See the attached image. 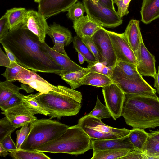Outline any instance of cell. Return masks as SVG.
I'll use <instances>...</instances> for the list:
<instances>
[{"mask_svg": "<svg viewBox=\"0 0 159 159\" xmlns=\"http://www.w3.org/2000/svg\"><path fill=\"white\" fill-rule=\"evenodd\" d=\"M136 56L139 72L142 76H150L154 79L157 75L155 58L146 47L143 41L141 43Z\"/></svg>", "mask_w": 159, "mask_h": 159, "instance_id": "cell-16", "label": "cell"}, {"mask_svg": "<svg viewBox=\"0 0 159 159\" xmlns=\"http://www.w3.org/2000/svg\"><path fill=\"white\" fill-rule=\"evenodd\" d=\"M92 37L99 52L105 60L106 66L113 68L117 60L107 30L101 27Z\"/></svg>", "mask_w": 159, "mask_h": 159, "instance_id": "cell-10", "label": "cell"}, {"mask_svg": "<svg viewBox=\"0 0 159 159\" xmlns=\"http://www.w3.org/2000/svg\"><path fill=\"white\" fill-rule=\"evenodd\" d=\"M93 151L109 149H125L132 151L135 149L128 135L108 139H92Z\"/></svg>", "mask_w": 159, "mask_h": 159, "instance_id": "cell-18", "label": "cell"}, {"mask_svg": "<svg viewBox=\"0 0 159 159\" xmlns=\"http://www.w3.org/2000/svg\"><path fill=\"white\" fill-rule=\"evenodd\" d=\"M81 39L93 54L97 61L103 63L106 65L107 63L105 60L98 50L92 37H84Z\"/></svg>", "mask_w": 159, "mask_h": 159, "instance_id": "cell-37", "label": "cell"}, {"mask_svg": "<svg viewBox=\"0 0 159 159\" xmlns=\"http://www.w3.org/2000/svg\"><path fill=\"white\" fill-rule=\"evenodd\" d=\"M98 1L108 8L116 11L114 7L113 0H98Z\"/></svg>", "mask_w": 159, "mask_h": 159, "instance_id": "cell-48", "label": "cell"}, {"mask_svg": "<svg viewBox=\"0 0 159 159\" xmlns=\"http://www.w3.org/2000/svg\"><path fill=\"white\" fill-rule=\"evenodd\" d=\"M92 71L99 73L110 77L112 67L107 66L105 64L97 62L94 64L87 67Z\"/></svg>", "mask_w": 159, "mask_h": 159, "instance_id": "cell-42", "label": "cell"}, {"mask_svg": "<svg viewBox=\"0 0 159 159\" xmlns=\"http://www.w3.org/2000/svg\"><path fill=\"white\" fill-rule=\"evenodd\" d=\"M92 2H93V3H96L97 2L98 0H90Z\"/></svg>", "mask_w": 159, "mask_h": 159, "instance_id": "cell-53", "label": "cell"}, {"mask_svg": "<svg viewBox=\"0 0 159 159\" xmlns=\"http://www.w3.org/2000/svg\"><path fill=\"white\" fill-rule=\"evenodd\" d=\"M137 70V65L122 61H117L113 68L110 77L129 80L143 78Z\"/></svg>", "mask_w": 159, "mask_h": 159, "instance_id": "cell-19", "label": "cell"}, {"mask_svg": "<svg viewBox=\"0 0 159 159\" xmlns=\"http://www.w3.org/2000/svg\"><path fill=\"white\" fill-rule=\"evenodd\" d=\"M35 94L23 95L22 102L28 109L34 114H41L48 116L49 113L41 106L35 97Z\"/></svg>", "mask_w": 159, "mask_h": 159, "instance_id": "cell-32", "label": "cell"}, {"mask_svg": "<svg viewBox=\"0 0 159 159\" xmlns=\"http://www.w3.org/2000/svg\"><path fill=\"white\" fill-rule=\"evenodd\" d=\"M88 115L93 116L100 120L102 119L109 118L111 117L110 111L106 105L103 104L98 98L97 100L95 106Z\"/></svg>", "mask_w": 159, "mask_h": 159, "instance_id": "cell-34", "label": "cell"}, {"mask_svg": "<svg viewBox=\"0 0 159 159\" xmlns=\"http://www.w3.org/2000/svg\"><path fill=\"white\" fill-rule=\"evenodd\" d=\"M69 127L50 118L37 119L30 124L29 133L20 149L35 151L41 145L60 137Z\"/></svg>", "mask_w": 159, "mask_h": 159, "instance_id": "cell-5", "label": "cell"}, {"mask_svg": "<svg viewBox=\"0 0 159 159\" xmlns=\"http://www.w3.org/2000/svg\"><path fill=\"white\" fill-rule=\"evenodd\" d=\"M130 150L125 149H109L93 151L91 159H121L127 155Z\"/></svg>", "mask_w": 159, "mask_h": 159, "instance_id": "cell-26", "label": "cell"}, {"mask_svg": "<svg viewBox=\"0 0 159 159\" xmlns=\"http://www.w3.org/2000/svg\"><path fill=\"white\" fill-rule=\"evenodd\" d=\"M12 80H6L0 82V104L6 101L13 95L20 93L19 91L23 89L14 85Z\"/></svg>", "mask_w": 159, "mask_h": 159, "instance_id": "cell-29", "label": "cell"}, {"mask_svg": "<svg viewBox=\"0 0 159 159\" xmlns=\"http://www.w3.org/2000/svg\"><path fill=\"white\" fill-rule=\"evenodd\" d=\"M87 15L103 27L115 28L121 25L122 18L114 11L98 1L93 3L90 0H83Z\"/></svg>", "mask_w": 159, "mask_h": 159, "instance_id": "cell-7", "label": "cell"}, {"mask_svg": "<svg viewBox=\"0 0 159 159\" xmlns=\"http://www.w3.org/2000/svg\"><path fill=\"white\" fill-rule=\"evenodd\" d=\"M0 155L1 156H2L4 157H5L9 154V152L5 149L0 143Z\"/></svg>", "mask_w": 159, "mask_h": 159, "instance_id": "cell-51", "label": "cell"}, {"mask_svg": "<svg viewBox=\"0 0 159 159\" xmlns=\"http://www.w3.org/2000/svg\"><path fill=\"white\" fill-rule=\"evenodd\" d=\"M25 68H26L19 64L10 62L9 65L6 67L5 72L2 75L6 78V80L14 81L18 74Z\"/></svg>", "mask_w": 159, "mask_h": 159, "instance_id": "cell-36", "label": "cell"}, {"mask_svg": "<svg viewBox=\"0 0 159 159\" xmlns=\"http://www.w3.org/2000/svg\"><path fill=\"white\" fill-rule=\"evenodd\" d=\"M5 116L0 120V142L16 129Z\"/></svg>", "mask_w": 159, "mask_h": 159, "instance_id": "cell-38", "label": "cell"}, {"mask_svg": "<svg viewBox=\"0 0 159 159\" xmlns=\"http://www.w3.org/2000/svg\"><path fill=\"white\" fill-rule=\"evenodd\" d=\"M92 140L82 128L76 125L69 126L60 137L41 145L35 151L43 152L81 155L93 149Z\"/></svg>", "mask_w": 159, "mask_h": 159, "instance_id": "cell-4", "label": "cell"}, {"mask_svg": "<svg viewBox=\"0 0 159 159\" xmlns=\"http://www.w3.org/2000/svg\"><path fill=\"white\" fill-rule=\"evenodd\" d=\"M63 89V93L51 91L47 93L35 94V97L42 107L49 113L51 119L60 120L66 116H75L80 111L82 106L81 93L66 86L58 85Z\"/></svg>", "mask_w": 159, "mask_h": 159, "instance_id": "cell-3", "label": "cell"}, {"mask_svg": "<svg viewBox=\"0 0 159 159\" xmlns=\"http://www.w3.org/2000/svg\"><path fill=\"white\" fill-rule=\"evenodd\" d=\"M146 159L145 155L143 151L139 149L135 148L129 152L127 155L121 159Z\"/></svg>", "mask_w": 159, "mask_h": 159, "instance_id": "cell-44", "label": "cell"}, {"mask_svg": "<svg viewBox=\"0 0 159 159\" xmlns=\"http://www.w3.org/2000/svg\"><path fill=\"white\" fill-rule=\"evenodd\" d=\"M40 0H34L35 2L38 3Z\"/></svg>", "mask_w": 159, "mask_h": 159, "instance_id": "cell-54", "label": "cell"}, {"mask_svg": "<svg viewBox=\"0 0 159 159\" xmlns=\"http://www.w3.org/2000/svg\"><path fill=\"white\" fill-rule=\"evenodd\" d=\"M46 34L52 39L54 44L52 48L61 54L67 55L64 47L69 45L73 39L70 31L67 28L54 22L48 26Z\"/></svg>", "mask_w": 159, "mask_h": 159, "instance_id": "cell-14", "label": "cell"}, {"mask_svg": "<svg viewBox=\"0 0 159 159\" xmlns=\"http://www.w3.org/2000/svg\"><path fill=\"white\" fill-rule=\"evenodd\" d=\"M23 84L27 85L39 92L40 94L47 93L53 91L63 93L64 91L54 85L38 75L36 72L25 68L20 72L14 79Z\"/></svg>", "mask_w": 159, "mask_h": 159, "instance_id": "cell-8", "label": "cell"}, {"mask_svg": "<svg viewBox=\"0 0 159 159\" xmlns=\"http://www.w3.org/2000/svg\"><path fill=\"white\" fill-rule=\"evenodd\" d=\"M154 87L157 89V91L159 94V66L158 68V71L154 78Z\"/></svg>", "mask_w": 159, "mask_h": 159, "instance_id": "cell-49", "label": "cell"}, {"mask_svg": "<svg viewBox=\"0 0 159 159\" xmlns=\"http://www.w3.org/2000/svg\"><path fill=\"white\" fill-rule=\"evenodd\" d=\"M123 34L126 40L136 55L141 43L143 41L139 21L131 20Z\"/></svg>", "mask_w": 159, "mask_h": 159, "instance_id": "cell-22", "label": "cell"}, {"mask_svg": "<svg viewBox=\"0 0 159 159\" xmlns=\"http://www.w3.org/2000/svg\"><path fill=\"white\" fill-rule=\"evenodd\" d=\"M111 41L117 61H122L137 65L136 56L129 44L123 33H118L107 30Z\"/></svg>", "mask_w": 159, "mask_h": 159, "instance_id": "cell-12", "label": "cell"}, {"mask_svg": "<svg viewBox=\"0 0 159 159\" xmlns=\"http://www.w3.org/2000/svg\"><path fill=\"white\" fill-rule=\"evenodd\" d=\"M23 95L20 93L14 94L8 100L0 104L1 110L4 111L20 104L22 102Z\"/></svg>", "mask_w": 159, "mask_h": 159, "instance_id": "cell-39", "label": "cell"}, {"mask_svg": "<svg viewBox=\"0 0 159 159\" xmlns=\"http://www.w3.org/2000/svg\"><path fill=\"white\" fill-rule=\"evenodd\" d=\"M10 61L7 55L2 51L0 48V65L6 67H8L10 65Z\"/></svg>", "mask_w": 159, "mask_h": 159, "instance_id": "cell-46", "label": "cell"}, {"mask_svg": "<svg viewBox=\"0 0 159 159\" xmlns=\"http://www.w3.org/2000/svg\"><path fill=\"white\" fill-rule=\"evenodd\" d=\"M10 30L8 18L5 14L0 19V39L6 36Z\"/></svg>", "mask_w": 159, "mask_h": 159, "instance_id": "cell-43", "label": "cell"}, {"mask_svg": "<svg viewBox=\"0 0 159 159\" xmlns=\"http://www.w3.org/2000/svg\"><path fill=\"white\" fill-rule=\"evenodd\" d=\"M41 45L52 58L63 68L62 74L76 71L84 69L72 61L67 55L61 54L53 50L46 43L41 42Z\"/></svg>", "mask_w": 159, "mask_h": 159, "instance_id": "cell-20", "label": "cell"}, {"mask_svg": "<svg viewBox=\"0 0 159 159\" xmlns=\"http://www.w3.org/2000/svg\"><path fill=\"white\" fill-rule=\"evenodd\" d=\"M24 8H13L7 11L5 14L7 16L10 30H12L24 20L27 11Z\"/></svg>", "mask_w": 159, "mask_h": 159, "instance_id": "cell-31", "label": "cell"}, {"mask_svg": "<svg viewBox=\"0 0 159 159\" xmlns=\"http://www.w3.org/2000/svg\"><path fill=\"white\" fill-rule=\"evenodd\" d=\"M11 135L10 134L7 135L0 142V143L8 152L11 150H17L16 145L12 139Z\"/></svg>", "mask_w": 159, "mask_h": 159, "instance_id": "cell-45", "label": "cell"}, {"mask_svg": "<svg viewBox=\"0 0 159 159\" xmlns=\"http://www.w3.org/2000/svg\"><path fill=\"white\" fill-rule=\"evenodd\" d=\"M76 125L81 128L92 139H108L121 138L128 135L130 131L125 128L110 126L101 120L88 114L79 119Z\"/></svg>", "mask_w": 159, "mask_h": 159, "instance_id": "cell-6", "label": "cell"}, {"mask_svg": "<svg viewBox=\"0 0 159 159\" xmlns=\"http://www.w3.org/2000/svg\"><path fill=\"white\" fill-rule=\"evenodd\" d=\"M72 42L73 47L76 51L79 52L84 57L88 64L87 67L97 62L93 54L80 38L77 36H74Z\"/></svg>", "mask_w": 159, "mask_h": 159, "instance_id": "cell-27", "label": "cell"}, {"mask_svg": "<svg viewBox=\"0 0 159 159\" xmlns=\"http://www.w3.org/2000/svg\"><path fill=\"white\" fill-rule=\"evenodd\" d=\"M105 105L111 117L115 120L121 115L125 93L115 83L102 87Z\"/></svg>", "mask_w": 159, "mask_h": 159, "instance_id": "cell-9", "label": "cell"}, {"mask_svg": "<svg viewBox=\"0 0 159 159\" xmlns=\"http://www.w3.org/2000/svg\"><path fill=\"white\" fill-rule=\"evenodd\" d=\"M77 52L78 53V59L79 62L81 64H82L84 63V61H85V59L84 56L79 52Z\"/></svg>", "mask_w": 159, "mask_h": 159, "instance_id": "cell-52", "label": "cell"}, {"mask_svg": "<svg viewBox=\"0 0 159 159\" xmlns=\"http://www.w3.org/2000/svg\"><path fill=\"white\" fill-rule=\"evenodd\" d=\"M30 124L22 126L21 129L16 132V146L17 150L20 149L21 147L28 136L30 129Z\"/></svg>", "mask_w": 159, "mask_h": 159, "instance_id": "cell-40", "label": "cell"}, {"mask_svg": "<svg viewBox=\"0 0 159 159\" xmlns=\"http://www.w3.org/2000/svg\"><path fill=\"white\" fill-rule=\"evenodd\" d=\"M140 12L141 21L145 24L159 18V0H143Z\"/></svg>", "mask_w": 159, "mask_h": 159, "instance_id": "cell-23", "label": "cell"}, {"mask_svg": "<svg viewBox=\"0 0 159 159\" xmlns=\"http://www.w3.org/2000/svg\"><path fill=\"white\" fill-rule=\"evenodd\" d=\"M102 26L93 21L86 15L79 20L73 21V27L77 36L80 38L92 37Z\"/></svg>", "mask_w": 159, "mask_h": 159, "instance_id": "cell-21", "label": "cell"}, {"mask_svg": "<svg viewBox=\"0 0 159 159\" xmlns=\"http://www.w3.org/2000/svg\"><path fill=\"white\" fill-rule=\"evenodd\" d=\"M4 49L6 52V55L9 58L10 61L14 62L19 64L16 57L15 56L13 53L7 47L4 46H3Z\"/></svg>", "mask_w": 159, "mask_h": 159, "instance_id": "cell-47", "label": "cell"}, {"mask_svg": "<svg viewBox=\"0 0 159 159\" xmlns=\"http://www.w3.org/2000/svg\"><path fill=\"white\" fill-rule=\"evenodd\" d=\"M112 83V80L109 76L92 71L83 77L79 82L80 86L88 85L102 87Z\"/></svg>", "mask_w": 159, "mask_h": 159, "instance_id": "cell-24", "label": "cell"}, {"mask_svg": "<svg viewBox=\"0 0 159 159\" xmlns=\"http://www.w3.org/2000/svg\"><path fill=\"white\" fill-rule=\"evenodd\" d=\"M10 155L15 159H50L43 152L36 151L20 149L9 151Z\"/></svg>", "mask_w": 159, "mask_h": 159, "instance_id": "cell-30", "label": "cell"}, {"mask_svg": "<svg viewBox=\"0 0 159 159\" xmlns=\"http://www.w3.org/2000/svg\"><path fill=\"white\" fill-rule=\"evenodd\" d=\"M78 0H40L38 12L46 19L61 12L66 11Z\"/></svg>", "mask_w": 159, "mask_h": 159, "instance_id": "cell-17", "label": "cell"}, {"mask_svg": "<svg viewBox=\"0 0 159 159\" xmlns=\"http://www.w3.org/2000/svg\"><path fill=\"white\" fill-rule=\"evenodd\" d=\"M0 42L13 53L20 65L27 69L58 75L63 73L62 68L41 46L38 37L23 28L21 23L9 30Z\"/></svg>", "mask_w": 159, "mask_h": 159, "instance_id": "cell-1", "label": "cell"}, {"mask_svg": "<svg viewBox=\"0 0 159 159\" xmlns=\"http://www.w3.org/2000/svg\"><path fill=\"white\" fill-rule=\"evenodd\" d=\"M131 0H113V3L117 7L116 13L121 18L129 13L128 8Z\"/></svg>", "mask_w": 159, "mask_h": 159, "instance_id": "cell-41", "label": "cell"}, {"mask_svg": "<svg viewBox=\"0 0 159 159\" xmlns=\"http://www.w3.org/2000/svg\"><path fill=\"white\" fill-rule=\"evenodd\" d=\"M23 27L35 34L41 43L45 42V38L48 25L45 18L39 12L28 10L21 23Z\"/></svg>", "mask_w": 159, "mask_h": 159, "instance_id": "cell-13", "label": "cell"}, {"mask_svg": "<svg viewBox=\"0 0 159 159\" xmlns=\"http://www.w3.org/2000/svg\"><path fill=\"white\" fill-rule=\"evenodd\" d=\"M125 93L156 96V90L143 78L129 80L114 78L111 79Z\"/></svg>", "mask_w": 159, "mask_h": 159, "instance_id": "cell-11", "label": "cell"}, {"mask_svg": "<svg viewBox=\"0 0 159 159\" xmlns=\"http://www.w3.org/2000/svg\"><path fill=\"white\" fill-rule=\"evenodd\" d=\"M121 115L133 128L159 127V97L125 93Z\"/></svg>", "mask_w": 159, "mask_h": 159, "instance_id": "cell-2", "label": "cell"}, {"mask_svg": "<svg viewBox=\"0 0 159 159\" xmlns=\"http://www.w3.org/2000/svg\"><path fill=\"white\" fill-rule=\"evenodd\" d=\"M128 135L135 148L141 150L149 136L144 129L139 128H133Z\"/></svg>", "mask_w": 159, "mask_h": 159, "instance_id": "cell-28", "label": "cell"}, {"mask_svg": "<svg viewBox=\"0 0 159 159\" xmlns=\"http://www.w3.org/2000/svg\"><path fill=\"white\" fill-rule=\"evenodd\" d=\"M89 68L82 70L59 75L61 78L70 85L71 88L75 89L80 86L79 82L85 75L91 71Z\"/></svg>", "mask_w": 159, "mask_h": 159, "instance_id": "cell-25", "label": "cell"}, {"mask_svg": "<svg viewBox=\"0 0 159 159\" xmlns=\"http://www.w3.org/2000/svg\"><path fill=\"white\" fill-rule=\"evenodd\" d=\"M142 150L146 159H159V141L149 136Z\"/></svg>", "mask_w": 159, "mask_h": 159, "instance_id": "cell-33", "label": "cell"}, {"mask_svg": "<svg viewBox=\"0 0 159 159\" xmlns=\"http://www.w3.org/2000/svg\"><path fill=\"white\" fill-rule=\"evenodd\" d=\"M67 11L68 18L74 21L83 18L86 10L83 3L78 1L71 6Z\"/></svg>", "mask_w": 159, "mask_h": 159, "instance_id": "cell-35", "label": "cell"}, {"mask_svg": "<svg viewBox=\"0 0 159 159\" xmlns=\"http://www.w3.org/2000/svg\"><path fill=\"white\" fill-rule=\"evenodd\" d=\"M1 113L5 116L16 128L31 123L37 119L23 102L20 104Z\"/></svg>", "mask_w": 159, "mask_h": 159, "instance_id": "cell-15", "label": "cell"}, {"mask_svg": "<svg viewBox=\"0 0 159 159\" xmlns=\"http://www.w3.org/2000/svg\"><path fill=\"white\" fill-rule=\"evenodd\" d=\"M150 133H148L149 136L159 141V130L155 131L150 130Z\"/></svg>", "mask_w": 159, "mask_h": 159, "instance_id": "cell-50", "label": "cell"}]
</instances>
